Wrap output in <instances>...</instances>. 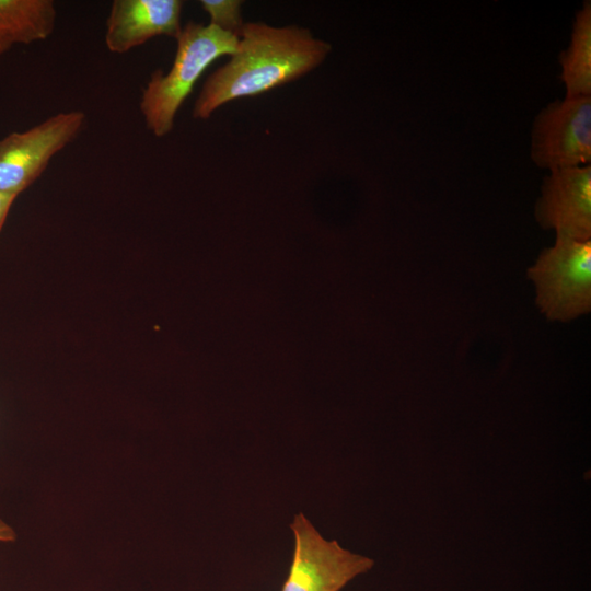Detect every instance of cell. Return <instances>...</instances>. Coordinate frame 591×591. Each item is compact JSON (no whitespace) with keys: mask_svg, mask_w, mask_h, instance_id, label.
<instances>
[{"mask_svg":"<svg viewBox=\"0 0 591 591\" xmlns=\"http://www.w3.org/2000/svg\"><path fill=\"white\" fill-rule=\"evenodd\" d=\"M332 46L308 28L247 22L230 60L205 81L193 117L208 119L220 106L288 84L318 67Z\"/></svg>","mask_w":591,"mask_h":591,"instance_id":"cell-1","label":"cell"},{"mask_svg":"<svg viewBox=\"0 0 591 591\" xmlns=\"http://www.w3.org/2000/svg\"><path fill=\"white\" fill-rule=\"evenodd\" d=\"M177 49L167 72L155 70L142 91L140 112L146 127L164 137L174 127L176 114L204 71L218 58L236 50L239 37L211 24L189 21L176 38Z\"/></svg>","mask_w":591,"mask_h":591,"instance_id":"cell-2","label":"cell"},{"mask_svg":"<svg viewBox=\"0 0 591 591\" xmlns=\"http://www.w3.org/2000/svg\"><path fill=\"white\" fill-rule=\"evenodd\" d=\"M536 303L553 321L567 322L591 309V241L557 235L528 271Z\"/></svg>","mask_w":591,"mask_h":591,"instance_id":"cell-3","label":"cell"},{"mask_svg":"<svg viewBox=\"0 0 591 591\" xmlns=\"http://www.w3.org/2000/svg\"><path fill=\"white\" fill-rule=\"evenodd\" d=\"M85 120L82 111L60 112L0 139V192L19 196L30 187L53 157L77 138Z\"/></svg>","mask_w":591,"mask_h":591,"instance_id":"cell-4","label":"cell"},{"mask_svg":"<svg viewBox=\"0 0 591 591\" xmlns=\"http://www.w3.org/2000/svg\"><path fill=\"white\" fill-rule=\"evenodd\" d=\"M290 529L294 549L289 575L281 591H340L355 577L367 572L373 560L324 538L302 513Z\"/></svg>","mask_w":591,"mask_h":591,"instance_id":"cell-5","label":"cell"},{"mask_svg":"<svg viewBox=\"0 0 591 591\" xmlns=\"http://www.w3.org/2000/svg\"><path fill=\"white\" fill-rule=\"evenodd\" d=\"M531 159L549 171L590 164L591 95L554 101L536 115Z\"/></svg>","mask_w":591,"mask_h":591,"instance_id":"cell-6","label":"cell"},{"mask_svg":"<svg viewBox=\"0 0 591 591\" xmlns=\"http://www.w3.org/2000/svg\"><path fill=\"white\" fill-rule=\"evenodd\" d=\"M535 218L544 229L576 241L591 236V165L556 169L545 176Z\"/></svg>","mask_w":591,"mask_h":591,"instance_id":"cell-7","label":"cell"},{"mask_svg":"<svg viewBox=\"0 0 591 591\" xmlns=\"http://www.w3.org/2000/svg\"><path fill=\"white\" fill-rule=\"evenodd\" d=\"M181 0H115L106 20L105 44L127 53L157 36L177 38L182 31Z\"/></svg>","mask_w":591,"mask_h":591,"instance_id":"cell-8","label":"cell"},{"mask_svg":"<svg viewBox=\"0 0 591 591\" xmlns=\"http://www.w3.org/2000/svg\"><path fill=\"white\" fill-rule=\"evenodd\" d=\"M56 18L53 0H0V35L10 47L48 38Z\"/></svg>","mask_w":591,"mask_h":591,"instance_id":"cell-9","label":"cell"},{"mask_svg":"<svg viewBox=\"0 0 591 591\" xmlns=\"http://www.w3.org/2000/svg\"><path fill=\"white\" fill-rule=\"evenodd\" d=\"M560 79L566 97L591 95V2L586 1L576 13L571 39L560 53Z\"/></svg>","mask_w":591,"mask_h":591,"instance_id":"cell-10","label":"cell"},{"mask_svg":"<svg viewBox=\"0 0 591 591\" xmlns=\"http://www.w3.org/2000/svg\"><path fill=\"white\" fill-rule=\"evenodd\" d=\"M200 5L208 14L211 25L240 36L244 26L242 19V1L240 0H201Z\"/></svg>","mask_w":591,"mask_h":591,"instance_id":"cell-11","label":"cell"},{"mask_svg":"<svg viewBox=\"0 0 591 591\" xmlns=\"http://www.w3.org/2000/svg\"><path fill=\"white\" fill-rule=\"evenodd\" d=\"M16 197L18 195L15 194L0 192V232Z\"/></svg>","mask_w":591,"mask_h":591,"instance_id":"cell-12","label":"cell"},{"mask_svg":"<svg viewBox=\"0 0 591 591\" xmlns=\"http://www.w3.org/2000/svg\"><path fill=\"white\" fill-rule=\"evenodd\" d=\"M16 540L15 531L0 519V543H12Z\"/></svg>","mask_w":591,"mask_h":591,"instance_id":"cell-13","label":"cell"},{"mask_svg":"<svg viewBox=\"0 0 591 591\" xmlns=\"http://www.w3.org/2000/svg\"><path fill=\"white\" fill-rule=\"evenodd\" d=\"M11 47L7 44V42L2 38L0 35V57L5 54Z\"/></svg>","mask_w":591,"mask_h":591,"instance_id":"cell-14","label":"cell"}]
</instances>
